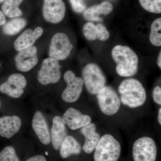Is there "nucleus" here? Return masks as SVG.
<instances>
[{
  "label": "nucleus",
  "instance_id": "1",
  "mask_svg": "<svg viewBox=\"0 0 161 161\" xmlns=\"http://www.w3.org/2000/svg\"><path fill=\"white\" fill-rule=\"evenodd\" d=\"M112 58L116 64V71L121 77L134 76L138 70V58L129 47L117 45L112 52Z\"/></svg>",
  "mask_w": 161,
  "mask_h": 161
},
{
  "label": "nucleus",
  "instance_id": "2",
  "mask_svg": "<svg viewBox=\"0 0 161 161\" xmlns=\"http://www.w3.org/2000/svg\"><path fill=\"white\" fill-rule=\"evenodd\" d=\"M118 90L122 103L130 108H138L146 102V90L142 83L136 79L130 78L124 80Z\"/></svg>",
  "mask_w": 161,
  "mask_h": 161
},
{
  "label": "nucleus",
  "instance_id": "3",
  "mask_svg": "<svg viewBox=\"0 0 161 161\" xmlns=\"http://www.w3.org/2000/svg\"><path fill=\"white\" fill-rule=\"evenodd\" d=\"M95 149V161H117L120 157V144L110 134L103 136Z\"/></svg>",
  "mask_w": 161,
  "mask_h": 161
},
{
  "label": "nucleus",
  "instance_id": "4",
  "mask_svg": "<svg viewBox=\"0 0 161 161\" xmlns=\"http://www.w3.org/2000/svg\"><path fill=\"white\" fill-rule=\"evenodd\" d=\"M82 74L84 83L90 94H97L105 86V76L97 64L94 63L86 64L82 69Z\"/></svg>",
  "mask_w": 161,
  "mask_h": 161
},
{
  "label": "nucleus",
  "instance_id": "5",
  "mask_svg": "<svg viewBox=\"0 0 161 161\" xmlns=\"http://www.w3.org/2000/svg\"><path fill=\"white\" fill-rule=\"evenodd\" d=\"M157 148L154 141L144 136L135 141L132 147L134 161H156Z\"/></svg>",
  "mask_w": 161,
  "mask_h": 161
},
{
  "label": "nucleus",
  "instance_id": "6",
  "mask_svg": "<svg viewBox=\"0 0 161 161\" xmlns=\"http://www.w3.org/2000/svg\"><path fill=\"white\" fill-rule=\"evenodd\" d=\"M98 106L101 112L107 115H115L119 109L120 100L115 90L105 86L97 94Z\"/></svg>",
  "mask_w": 161,
  "mask_h": 161
},
{
  "label": "nucleus",
  "instance_id": "7",
  "mask_svg": "<svg viewBox=\"0 0 161 161\" xmlns=\"http://www.w3.org/2000/svg\"><path fill=\"white\" fill-rule=\"evenodd\" d=\"M69 38L65 34L57 33L52 38L49 48L50 58L58 60H65L73 48Z\"/></svg>",
  "mask_w": 161,
  "mask_h": 161
},
{
  "label": "nucleus",
  "instance_id": "8",
  "mask_svg": "<svg viewBox=\"0 0 161 161\" xmlns=\"http://www.w3.org/2000/svg\"><path fill=\"white\" fill-rule=\"evenodd\" d=\"M64 79L67 84V87L61 95L64 101L69 103L75 102L80 98L83 90V79L76 76L75 73L68 70L64 73Z\"/></svg>",
  "mask_w": 161,
  "mask_h": 161
},
{
  "label": "nucleus",
  "instance_id": "9",
  "mask_svg": "<svg viewBox=\"0 0 161 161\" xmlns=\"http://www.w3.org/2000/svg\"><path fill=\"white\" fill-rule=\"evenodd\" d=\"M60 69L58 60L50 58L44 59L38 73V81L43 85L57 83L61 77Z\"/></svg>",
  "mask_w": 161,
  "mask_h": 161
},
{
  "label": "nucleus",
  "instance_id": "10",
  "mask_svg": "<svg viewBox=\"0 0 161 161\" xmlns=\"http://www.w3.org/2000/svg\"><path fill=\"white\" fill-rule=\"evenodd\" d=\"M66 7L63 0H44L43 15L47 22L57 24L63 20Z\"/></svg>",
  "mask_w": 161,
  "mask_h": 161
},
{
  "label": "nucleus",
  "instance_id": "11",
  "mask_svg": "<svg viewBox=\"0 0 161 161\" xmlns=\"http://www.w3.org/2000/svg\"><path fill=\"white\" fill-rule=\"evenodd\" d=\"M37 48L32 46L20 51L15 57L16 67L21 72L29 71L38 62Z\"/></svg>",
  "mask_w": 161,
  "mask_h": 161
},
{
  "label": "nucleus",
  "instance_id": "12",
  "mask_svg": "<svg viewBox=\"0 0 161 161\" xmlns=\"http://www.w3.org/2000/svg\"><path fill=\"white\" fill-rule=\"evenodd\" d=\"M62 118L64 124L73 130L81 129L92 122V118L89 115L82 114L73 108H69L67 110Z\"/></svg>",
  "mask_w": 161,
  "mask_h": 161
},
{
  "label": "nucleus",
  "instance_id": "13",
  "mask_svg": "<svg viewBox=\"0 0 161 161\" xmlns=\"http://www.w3.org/2000/svg\"><path fill=\"white\" fill-rule=\"evenodd\" d=\"M32 126L42 143L45 145L50 143V132L48 125L43 113L40 111H37L35 113L32 121Z\"/></svg>",
  "mask_w": 161,
  "mask_h": 161
},
{
  "label": "nucleus",
  "instance_id": "14",
  "mask_svg": "<svg viewBox=\"0 0 161 161\" xmlns=\"http://www.w3.org/2000/svg\"><path fill=\"white\" fill-rule=\"evenodd\" d=\"M51 141L54 149L58 150L67 136V130L62 117L56 116L53 119L50 132Z\"/></svg>",
  "mask_w": 161,
  "mask_h": 161
},
{
  "label": "nucleus",
  "instance_id": "15",
  "mask_svg": "<svg viewBox=\"0 0 161 161\" xmlns=\"http://www.w3.org/2000/svg\"><path fill=\"white\" fill-rule=\"evenodd\" d=\"M22 125V120L16 115L0 118V136L9 139L16 134Z\"/></svg>",
  "mask_w": 161,
  "mask_h": 161
},
{
  "label": "nucleus",
  "instance_id": "16",
  "mask_svg": "<svg viewBox=\"0 0 161 161\" xmlns=\"http://www.w3.org/2000/svg\"><path fill=\"white\" fill-rule=\"evenodd\" d=\"M42 27H37L33 31L28 29L23 32L15 41L14 47L17 51L19 52L32 46L37 40L43 34Z\"/></svg>",
  "mask_w": 161,
  "mask_h": 161
},
{
  "label": "nucleus",
  "instance_id": "17",
  "mask_svg": "<svg viewBox=\"0 0 161 161\" xmlns=\"http://www.w3.org/2000/svg\"><path fill=\"white\" fill-rule=\"evenodd\" d=\"M113 5L108 2H103L98 5H95L86 9L83 17L89 21H101V15H107L112 12Z\"/></svg>",
  "mask_w": 161,
  "mask_h": 161
},
{
  "label": "nucleus",
  "instance_id": "18",
  "mask_svg": "<svg viewBox=\"0 0 161 161\" xmlns=\"http://www.w3.org/2000/svg\"><path fill=\"white\" fill-rule=\"evenodd\" d=\"M81 132L85 137L83 150L86 153H91L95 150L98 143L100 135L96 131L95 124L91 123L81 128Z\"/></svg>",
  "mask_w": 161,
  "mask_h": 161
},
{
  "label": "nucleus",
  "instance_id": "19",
  "mask_svg": "<svg viewBox=\"0 0 161 161\" xmlns=\"http://www.w3.org/2000/svg\"><path fill=\"white\" fill-rule=\"evenodd\" d=\"M60 155L63 158H66L74 154H79L81 152V146L76 139L67 136L61 144Z\"/></svg>",
  "mask_w": 161,
  "mask_h": 161
},
{
  "label": "nucleus",
  "instance_id": "20",
  "mask_svg": "<svg viewBox=\"0 0 161 161\" xmlns=\"http://www.w3.org/2000/svg\"><path fill=\"white\" fill-rule=\"evenodd\" d=\"M23 0H5L3 3L2 9L3 13L8 17L13 18L21 16L23 12L19 8Z\"/></svg>",
  "mask_w": 161,
  "mask_h": 161
},
{
  "label": "nucleus",
  "instance_id": "21",
  "mask_svg": "<svg viewBox=\"0 0 161 161\" xmlns=\"http://www.w3.org/2000/svg\"><path fill=\"white\" fill-rule=\"evenodd\" d=\"M26 25V21L23 18H15L6 23L3 27V32L8 36H14L19 32Z\"/></svg>",
  "mask_w": 161,
  "mask_h": 161
},
{
  "label": "nucleus",
  "instance_id": "22",
  "mask_svg": "<svg viewBox=\"0 0 161 161\" xmlns=\"http://www.w3.org/2000/svg\"><path fill=\"white\" fill-rule=\"evenodd\" d=\"M161 18L156 19L151 26L150 36V43L153 46H161Z\"/></svg>",
  "mask_w": 161,
  "mask_h": 161
},
{
  "label": "nucleus",
  "instance_id": "23",
  "mask_svg": "<svg viewBox=\"0 0 161 161\" xmlns=\"http://www.w3.org/2000/svg\"><path fill=\"white\" fill-rule=\"evenodd\" d=\"M0 92L12 98H19L23 95L24 90L18 88L6 81L0 86Z\"/></svg>",
  "mask_w": 161,
  "mask_h": 161
},
{
  "label": "nucleus",
  "instance_id": "24",
  "mask_svg": "<svg viewBox=\"0 0 161 161\" xmlns=\"http://www.w3.org/2000/svg\"><path fill=\"white\" fill-rule=\"evenodd\" d=\"M139 2L146 11L153 14H161V0H139Z\"/></svg>",
  "mask_w": 161,
  "mask_h": 161
},
{
  "label": "nucleus",
  "instance_id": "25",
  "mask_svg": "<svg viewBox=\"0 0 161 161\" xmlns=\"http://www.w3.org/2000/svg\"><path fill=\"white\" fill-rule=\"evenodd\" d=\"M0 161H20L14 148L8 146L0 153Z\"/></svg>",
  "mask_w": 161,
  "mask_h": 161
},
{
  "label": "nucleus",
  "instance_id": "26",
  "mask_svg": "<svg viewBox=\"0 0 161 161\" xmlns=\"http://www.w3.org/2000/svg\"><path fill=\"white\" fill-rule=\"evenodd\" d=\"M83 33L84 36L87 40L94 41L97 40L96 25L92 22H88L84 25Z\"/></svg>",
  "mask_w": 161,
  "mask_h": 161
},
{
  "label": "nucleus",
  "instance_id": "27",
  "mask_svg": "<svg viewBox=\"0 0 161 161\" xmlns=\"http://www.w3.org/2000/svg\"><path fill=\"white\" fill-rule=\"evenodd\" d=\"M7 81L18 88L22 89L26 87L27 85V81L26 78L23 75L20 74L11 75L9 76Z\"/></svg>",
  "mask_w": 161,
  "mask_h": 161
},
{
  "label": "nucleus",
  "instance_id": "28",
  "mask_svg": "<svg viewBox=\"0 0 161 161\" xmlns=\"http://www.w3.org/2000/svg\"><path fill=\"white\" fill-rule=\"evenodd\" d=\"M96 28L97 40L104 41L109 39L110 33L105 26L103 24H98L96 25Z\"/></svg>",
  "mask_w": 161,
  "mask_h": 161
},
{
  "label": "nucleus",
  "instance_id": "29",
  "mask_svg": "<svg viewBox=\"0 0 161 161\" xmlns=\"http://www.w3.org/2000/svg\"><path fill=\"white\" fill-rule=\"evenodd\" d=\"M72 9L78 13L84 11L86 8L85 0H69Z\"/></svg>",
  "mask_w": 161,
  "mask_h": 161
},
{
  "label": "nucleus",
  "instance_id": "30",
  "mask_svg": "<svg viewBox=\"0 0 161 161\" xmlns=\"http://www.w3.org/2000/svg\"><path fill=\"white\" fill-rule=\"evenodd\" d=\"M153 97L156 103L159 105L161 104V88L160 87L157 86L154 88L153 92Z\"/></svg>",
  "mask_w": 161,
  "mask_h": 161
},
{
  "label": "nucleus",
  "instance_id": "31",
  "mask_svg": "<svg viewBox=\"0 0 161 161\" xmlns=\"http://www.w3.org/2000/svg\"><path fill=\"white\" fill-rule=\"evenodd\" d=\"M26 161H47L46 158L42 155H37L32 157Z\"/></svg>",
  "mask_w": 161,
  "mask_h": 161
},
{
  "label": "nucleus",
  "instance_id": "32",
  "mask_svg": "<svg viewBox=\"0 0 161 161\" xmlns=\"http://www.w3.org/2000/svg\"><path fill=\"white\" fill-rule=\"evenodd\" d=\"M6 23V18L3 11L0 10V26H4Z\"/></svg>",
  "mask_w": 161,
  "mask_h": 161
},
{
  "label": "nucleus",
  "instance_id": "33",
  "mask_svg": "<svg viewBox=\"0 0 161 161\" xmlns=\"http://www.w3.org/2000/svg\"><path fill=\"white\" fill-rule=\"evenodd\" d=\"M158 65L160 69L161 68V52H160L158 55Z\"/></svg>",
  "mask_w": 161,
  "mask_h": 161
},
{
  "label": "nucleus",
  "instance_id": "34",
  "mask_svg": "<svg viewBox=\"0 0 161 161\" xmlns=\"http://www.w3.org/2000/svg\"><path fill=\"white\" fill-rule=\"evenodd\" d=\"M158 121L160 125H161V108H160L158 111Z\"/></svg>",
  "mask_w": 161,
  "mask_h": 161
},
{
  "label": "nucleus",
  "instance_id": "35",
  "mask_svg": "<svg viewBox=\"0 0 161 161\" xmlns=\"http://www.w3.org/2000/svg\"><path fill=\"white\" fill-rule=\"evenodd\" d=\"M4 1H5V0H0V4H1V3H3Z\"/></svg>",
  "mask_w": 161,
  "mask_h": 161
},
{
  "label": "nucleus",
  "instance_id": "36",
  "mask_svg": "<svg viewBox=\"0 0 161 161\" xmlns=\"http://www.w3.org/2000/svg\"><path fill=\"white\" fill-rule=\"evenodd\" d=\"M45 153H46V155H48V153H47V152H45Z\"/></svg>",
  "mask_w": 161,
  "mask_h": 161
},
{
  "label": "nucleus",
  "instance_id": "37",
  "mask_svg": "<svg viewBox=\"0 0 161 161\" xmlns=\"http://www.w3.org/2000/svg\"><path fill=\"white\" fill-rule=\"evenodd\" d=\"M1 101H0V108H1Z\"/></svg>",
  "mask_w": 161,
  "mask_h": 161
},
{
  "label": "nucleus",
  "instance_id": "38",
  "mask_svg": "<svg viewBox=\"0 0 161 161\" xmlns=\"http://www.w3.org/2000/svg\"><path fill=\"white\" fill-rule=\"evenodd\" d=\"M0 66H1V63H0Z\"/></svg>",
  "mask_w": 161,
  "mask_h": 161
}]
</instances>
